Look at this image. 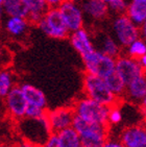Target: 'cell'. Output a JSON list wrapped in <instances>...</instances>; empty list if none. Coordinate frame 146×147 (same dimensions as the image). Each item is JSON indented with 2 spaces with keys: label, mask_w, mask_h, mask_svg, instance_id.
<instances>
[{
  "label": "cell",
  "mask_w": 146,
  "mask_h": 147,
  "mask_svg": "<svg viewBox=\"0 0 146 147\" xmlns=\"http://www.w3.org/2000/svg\"><path fill=\"white\" fill-rule=\"evenodd\" d=\"M127 1L126 0H110L107 3L109 11L113 13L115 15L125 14L127 7Z\"/></svg>",
  "instance_id": "obj_26"
},
{
  "label": "cell",
  "mask_w": 146,
  "mask_h": 147,
  "mask_svg": "<svg viewBox=\"0 0 146 147\" xmlns=\"http://www.w3.org/2000/svg\"><path fill=\"white\" fill-rule=\"evenodd\" d=\"M72 127L78 133L82 147H101L109 138L107 124L90 122L74 116Z\"/></svg>",
  "instance_id": "obj_1"
},
{
  "label": "cell",
  "mask_w": 146,
  "mask_h": 147,
  "mask_svg": "<svg viewBox=\"0 0 146 147\" xmlns=\"http://www.w3.org/2000/svg\"><path fill=\"white\" fill-rule=\"evenodd\" d=\"M29 25H30V23L26 18L7 17L4 28L11 37L19 39V38L24 37L27 34Z\"/></svg>",
  "instance_id": "obj_18"
},
{
  "label": "cell",
  "mask_w": 146,
  "mask_h": 147,
  "mask_svg": "<svg viewBox=\"0 0 146 147\" xmlns=\"http://www.w3.org/2000/svg\"><path fill=\"white\" fill-rule=\"evenodd\" d=\"M57 9L69 32L84 27V17L80 5L77 2L72 0H63Z\"/></svg>",
  "instance_id": "obj_8"
},
{
  "label": "cell",
  "mask_w": 146,
  "mask_h": 147,
  "mask_svg": "<svg viewBox=\"0 0 146 147\" xmlns=\"http://www.w3.org/2000/svg\"><path fill=\"white\" fill-rule=\"evenodd\" d=\"M145 69L139 64L138 59L127 57L126 54H120L115 59V72L122 79V82L127 84L144 75Z\"/></svg>",
  "instance_id": "obj_9"
},
{
  "label": "cell",
  "mask_w": 146,
  "mask_h": 147,
  "mask_svg": "<svg viewBox=\"0 0 146 147\" xmlns=\"http://www.w3.org/2000/svg\"><path fill=\"white\" fill-rule=\"evenodd\" d=\"M138 62H139V64H140V65L145 69V67H146V54H144V55H142L141 57H139V59H138Z\"/></svg>",
  "instance_id": "obj_33"
},
{
  "label": "cell",
  "mask_w": 146,
  "mask_h": 147,
  "mask_svg": "<svg viewBox=\"0 0 146 147\" xmlns=\"http://www.w3.org/2000/svg\"><path fill=\"white\" fill-rule=\"evenodd\" d=\"M44 116H46V109L36 107L32 105H27L24 117L30 119H40L43 118Z\"/></svg>",
  "instance_id": "obj_28"
},
{
  "label": "cell",
  "mask_w": 146,
  "mask_h": 147,
  "mask_svg": "<svg viewBox=\"0 0 146 147\" xmlns=\"http://www.w3.org/2000/svg\"><path fill=\"white\" fill-rule=\"evenodd\" d=\"M86 73L93 74L101 78L107 77L115 71V59L99 50H94L82 57Z\"/></svg>",
  "instance_id": "obj_6"
},
{
  "label": "cell",
  "mask_w": 146,
  "mask_h": 147,
  "mask_svg": "<svg viewBox=\"0 0 146 147\" xmlns=\"http://www.w3.org/2000/svg\"><path fill=\"white\" fill-rule=\"evenodd\" d=\"M17 122L19 131L22 135L23 139L38 146L44 144L52 134L46 116L40 119H30L23 117L22 119L17 120Z\"/></svg>",
  "instance_id": "obj_3"
},
{
  "label": "cell",
  "mask_w": 146,
  "mask_h": 147,
  "mask_svg": "<svg viewBox=\"0 0 146 147\" xmlns=\"http://www.w3.org/2000/svg\"><path fill=\"white\" fill-rule=\"evenodd\" d=\"M69 39H70L71 45L73 46V48L78 52L80 57H84L86 54L95 50L92 38H91L89 31L84 27L73 31V32H70Z\"/></svg>",
  "instance_id": "obj_15"
},
{
  "label": "cell",
  "mask_w": 146,
  "mask_h": 147,
  "mask_svg": "<svg viewBox=\"0 0 146 147\" xmlns=\"http://www.w3.org/2000/svg\"><path fill=\"white\" fill-rule=\"evenodd\" d=\"M104 82L107 84V88L112 92L116 97L122 98L124 96V92H125V84L122 82V79L118 76V74L115 71L104 77Z\"/></svg>",
  "instance_id": "obj_23"
},
{
  "label": "cell",
  "mask_w": 146,
  "mask_h": 147,
  "mask_svg": "<svg viewBox=\"0 0 146 147\" xmlns=\"http://www.w3.org/2000/svg\"><path fill=\"white\" fill-rule=\"evenodd\" d=\"M72 1H75V2H77V1H79V0H72Z\"/></svg>",
  "instance_id": "obj_38"
},
{
  "label": "cell",
  "mask_w": 146,
  "mask_h": 147,
  "mask_svg": "<svg viewBox=\"0 0 146 147\" xmlns=\"http://www.w3.org/2000/svg\"><path fill=\"white\" fill-rule=\"evenodd\" d=\"M93 44H97V47H95L96 50H99L111 57L116 59L121 54V46L112 36L99 34L95 38V41H93Z\"/></svg>",
  "instance_id": "obj_16"
},
{
  "label": "cell",
  "mask_w": 146,
  "mask_h": 147,
  "mask_svg": "<svg viewBox=\"0 0 146 147\" xmlns=\"http://www.w3.org/2000/svg\"><path fill=\"white\" fill-rule=\"evenodd\" d=\"M14 146L15 147H40V146H38V145H36V144H34V143H31V142L25 140V139L20 140L17 144L14 145Z\"/></svg>",
  "instance_id": "obj_31"
},
{
  "label": "cell",
  "mask_w": 146,
  "mask_h": 147,
  "mask_svg": "<svg viewBox=\"0 0 146 147\" xmlns=\"http://www.w3.org/2000/svg\"><path fill=\"white\" fill-rule=\"evenodd\" d=\"M84 17L92 21H102L107 17L109 9L107 3L101 0H79Z\"/></svg>",
  "instance_id": "obj_13"
},
{
  "label": "cell",
  "mask_w": 146,
  "mask_h": 147,
  "mask_svg": "<svg viewBox=\"0 0 146 147\" xmlns=\"http://www.w3.org/2000/svg\"><path fill=\"white\" fill-rule=\"evenodd\" d=\"M112 30L114 38L121 48H125L132 41L141 38L140 27L136 25L125 14L116 15L112 22Z\"/></svg>",
  "instance_id": "obj_7"
},
{
  "label": "cell",
  "mask_w": 146,
  "mask_h": 147,
  "mask_svg": "<svg viewBox=\"0 0 146 147\" xmlns=\"http://www.w3.org/2000/svg\"><path fill=\"white\" fill-rule=\"evenodd\" d=\"M84 92L86 97L107 107L119 105V99L110 91L103 78L86 73L84 76Z\"/></svg>",
  "instance_id": "obj_2"
},
{
  "label": "cell",
  "mask_w": 146,
  "mask_h": 147,
  "mask_svg": "<svg viewBox=\"0 0 146 147\" xmlns=\"http://www.w3.org/2000/svg\"><path fill=\"white\" fill-rule=\"evenodd\" d=\"M0 147H15L14 145H9V144H2L0 145Z\"/></svg>",
  "instance_id": "obj_36"
},
{
  "label": "cell",
  "mask_w": 146,
  "mask_h": 147,
  "mask_svg": "<svg viewBox=\"0 0 146 147\" xmlns=\"http://www.w3.org/2000/svg\"><path fill=\"white\" fill-rule=\"evenodd\" d=\"M125 15L139 27L146 22V0H130Z\"/></svg>",
  "instance_id": "obj_17"
},
{
  "label": "cell",
  "mask_w": 146,
  "mask_h": 147,
  "mask_svg": "<svg viewBox=\"0 0 146 147\" xmlns=\"http://www.w3.org/2000/svg\"><path fill=\"white\" fill-rule=\"evenodd\" d=\"M123 119V114L119 109L118 105L111 107L109 112V116H107V125H116L119 124Z\"/></svg>",
  "instance_id": "obj_27"
},
{
  "label": "cell",
  "mask_w": 146,
  "mask_h": 147,
  "mask_svg": "<svg viewBox=\"0 0 146 147\" xmlns=\"http://www.w3.org/2000/svg\"><path fill=\"white\" fill-rule=\"evenodd\" d=\"M3 15H4V11H3V9H2V6L0 5V22L2 21Z\"/></svg>",
  "instance_id": "obj_35"
},
{
  "label": "cell",
  "mask_w": 146,
  "mask_h": 147,
  "mask_svg": "<svg viewBox=\"0 0 146 147\" xmlns=\"http://www.w3.org/2000/svg\"><path fill=\"white\" fill-rule=\"evenodd\" d=\"M1 3H2V0H0V5H1Z\"/></svg>",
  "instance_id": "obj_39"
},
{
  "label": "cell",
  "mask_w": 146,
  "mask_h": 147,
  "mask_svg": "<svg viewBox=\"0 0 146 147\" xmlns=\"http://www.w3.org/2000/svg\"><path fill=\"white\" fill-rule=\"evenodd\" d=\"M101 1H103V2H105V3H107L110 1V0H101Z\"/></svg>",
  "instance_id": "obj_37"
},
{
  "label": "cell",
  "mask_w": 146,
  "mask_h": 147,
  "mask_svg": "<svg viewBox=\"0 0 146 147\" xmlns=\"http://www.w3.org/2000/svg\"><path fill=\"white\" fill-rule=\"evenodd\" d=\"M63 0H45L46 4H47L49 7H57V6L61 4Z\"/></svg>",
  "instance_id": "obj_32"
},
{
  "label": "cell",
  "mask_w": 146,
  "mask_h": 147,
  "mask_svg": "<svg viewBox=\"0 0 146 147\" xmlns=\"http://www.w3.org/2000/svg\"><path fill=\"white\" fill-rule=\"evenodd\" d=\"M23 94L26 98L28 105H32L36 107L46 109L47 107V98L45 93L39 88H36L30 84H22L20 86Z\"/></svg>",
  "instance_id": "obj_19"
},
{
  "label": "cell",
  "mask_w": 146,
  "mask_h": 147,
  "mask_svg": "<svg viewBox=\"0 0 146 147\" xmlns=\"http://www.w3.org/2000/svg\"><path fill=\"white\" fill-rule=\"evenodd\" d=\"M72 109L75 116L84 120L100 124H107V116L111 107L101 105L89 97H84L78 99L73 105Z\"/></svg>",
  "instance_id": "obj_4"
},
{
  "label": "cell",
  "mask_w": 146,
  "mask_h": 147,
  "mask_svg": "<svg viewBox=\"0 0 146 147\" xmlns=\"http://www.w3.org/2000/svg\"><path fill=\"white\" fill-rule=\"evenodd\" d=\"M40 147H62V146L59 144L56 134H51L50 136H49V138L45 141V143L42 144Z\"/></svg>",
  "instance_id": "obj_29"
},
{
  "label": "cell",
  "mask_w": 146,
  "mask_h": 147,
  "mask_svg": "<svg viewBox=\"0 0 146 147\" xmlns=\"http://www.w3.org/2000/svg\"><path fill=\"white\" fill-rule=\"evenodd\" d=\"M14 86V73L9 69L0 70V99H4V97L9 94V92L13 89Z\"/></svg>",
  "instance_id": "obj_24"
},
{
  "label": "cell",
  "mask_w": 146,
  "mask_h": 147,
  "mask_svg": "<svg viewBox=\"0 0 146 147\" xmlns=\"http://www.w3.org/2000/svg\"><path fill=\"white\" fill-rule=\"evenodd\" d=\"M3 100L5 103L6 111L11 118L17 121L24 117L28 103L20 86L15 85Z\"/></svg>",
  "instance_id": "obj_10"
},
{
  "label": "cell",
  "mask_w": 146,
  "mask_h": 147,
  "mask_svg": "<svg viewBox=\"0 0 146 147\" xmlns=\"http://www.w3.org/2000/svg\"><path fill=\"white\" fill-rule=\"evenodd\" d=\"M3 55H4V53H3V47H2V45H1V43H0V65L2 64Z\"/></svg>",
  "instance_id": "obj_34"
},
{
  "label": "cell",
  "mask_w": 146,
  "mask_h": 147,
  "mask_svg": "<svg viewBox=\"0 0 146 147\" xmlns=\"http://www.w3.org/2000/svg\"><path fill=\"white\" fill-rule=\"evenodd\" d=\"M120 141L125 147H146V131L142 125H132L122 130Z\"/></svg>",
  "instance_id": "obj_14"
},
{
  "label": "cell",
  "mask_w": 146,
  "mask_h": 147,
  "mask_svg": "<svg viewBox=\"0 0 146 147\" xmlns=\"http://www.w3.org/2000/svg\"><path fill=\"white\" fill-rule=\"evenodd\" d=\"M101 147H125V146L122 144V142L120 140L116 141V140H111V139L107 138Z\"/></svg>",
  "instance_id": "obj_30"
},
{
  "label": "cell",
  "mask_w": 146,
  "mask_h": 147,
  "mask_svg": "<svg viewBox=\"0 0 146 147\" xmlns=\"http://www.w3.org/2000/svg\"><path fill=\"white\" fill-rule=\"evenodd\" d=\"M74 116L75 114H74L72 107L59 108L46 112V118H47L52 134H56L59 130L72 126Z\"/></svg>",
  "instance_id": "obj_11"
},
{
  "label": "cell",
  "mask_w": 146,
  "mask_h": 147,
  "mask_svg": "<svg viewBox=\"0 0 146 147\" xmlns=\"http://www.w3.org/2000/svg\"><path fill=\"white\" fill-rule=\"evenodd\" d=\"M1 6L7 17H20L27 19L29 14L26 0H2Z\"/></svg>",
  "instance_id": "obj_20"
},
{
  "label": "cell",
  "mask_w": 146,
  "mask_h": 147,
  "mask_svg": "<svg viewBox=\"0 0 146 147\" xmlns=\"http://www.w3.org/2000/svg\"><path fill=\"white\" fill-rule=\"evenodd\" d=\"M132 103L145 107L146 101V78L145 75L138 77L125 86L124 96Z\"/></svg>",
  "instance_id": "obj_12"
},
{
  "label": "cell",
  "mask_w": 146,
  "mask_h": 147,
  "mask_svg": "<svg viewBox=\"0 0 146 147\" xmlns=\"http://www.w3.org/2000/svg\"><path fill=\"white\" fill-rule=\"evenodd\" d=\"M26 2L29 9L27 20L30 24H36L47 11L49 6L46 4L45 0H26Z\"/></svg>",
  "instance_id": "obj_21"
},
{
  "label": "cell",
  "mask_w": 146,
  "mask_h": 147,
  "mask_svg": "<svg viewBox=\"0 0 146 147\" xmlns=\"http://www.w3.org/2000/svg\"><path fill=\"white\" fill-rule=\"evenodd\" d=\"M126 49V55L132 59H138L142 55L146 54V44L142 38H138L135 41H132L128 46L125 47Z\"/></svg>",
  "instance_id": "obj_25"
},
{
  "label": "cell",
  "mask_w": 146,
  "mask_h": 147,
  "mask_svg": "<svg viewBox=\"0 0 146 147\" xmlns=\"http://www.w3.org/2000/svg\"><path fill=\"white\" fill-rule=\"evenodd\" d=\"M56 136L62 147H82L78 133L72 126L59 130Z\"/></svg>",
  "instance_id": "obj_22"
},
{
  "label": "cell",
  "mask_w": 146,
  "mask_h": 147,
  "mask_svg": "<svg viewBox=\"0 0 146 147\" xmlns=\"http://www.w3.org/2000/svg\"><path fill=\"white\" fill-rule=\"evenodd\" d=\"M36 25L43 34L52 39H67L70 34L57 7H49Z\"/></svg>",
  "instance_id": "obj_5"
}]
</instances>
